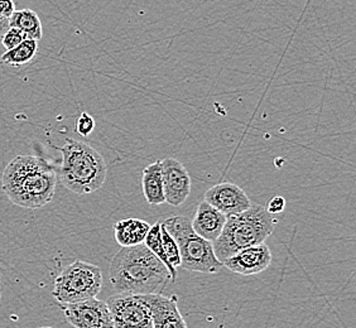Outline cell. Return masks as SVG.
Instances as JSON below:
<instances>
[{
  "instance_id": "7402d4cb",
  "label": "cell",
  "mask_w": 356,
  "mask_h": 328,
  "mask_svg": "<svg viewBox=\"0 0 356 328\" xmlns=\"http://www.w3.org/2000/svg\"><path fill=\"white\" fill-rule=\"evenodd\" d=\"M284 208H286V199L281 197V196H275L268 202L267 211L272 213V215L282 213Z\"/></svg>"
},
{
  "instance_id": "603a6c76",
  "label": "cell",
  "mask_w": 356,
  "mask_h": 328,
  "mask_svg": "<svg viewBox=\"0 0 356 328\" xmlns=\"http://www.w3.org/2000/svg\"><path fill=\"white\" fill-rule=\"evenodd\" d=\"M15 12L14 0H0V15L4 18H10Z\"/></svg>"
},
{
  "instance_id": "d6986e66",
  "label": "cell",
  "mask_w": 356,
  "mask_h": 328,
  "mask_svg": "<svg viewBox=\"0 0 356 328\" xmlns=\"http://www.w3.org/2000/svg\"><path fill=\"white\" fill-rule=\"evenodd\" d=\"M161 236H162V245L165 250V255L170 265L173 269L177 270V268L181 265V256H179V250H178L177 244L173 240L171 235L165 230V226L161 224Z\"/></svg>"
},
{
  "instance_id": "9a60e30c",
  "label": "cell",
  "mask_w": 356,
  "mask_h": 328,
  "mask_svg": "<svg viewBox=\"0 0 356 328\" xmlns=\"http://www.w3.org/2000/svg\"><path fill=\"white\" fill-rule=\"evenodd\" d=\"M142 188L147 202L152 206L165 204V190L162 177V163L157 161L145 167L142 173Z\"/></svg>"
},
{
  "instance_id": "5bb4252c",
  "label": "cell",
  "mask_w": 356,
  "mask_h": 328,
  "mask_svg": "<svg viewBox=\"0 0 356 328\" xmlns=\"http://www.w3.org/2000/svg\"><path fill=\"white\" fill-rule=\"evenodd\" d=\"M151 225L140 219H125L114 225V238L122 247L143 244Z\"/></svg>"
},
{
  "instance_id": "3957f363",
  "label": "cell",
  "mask_w": 356,
  "mask_h": 328,
  "mask_svg": "<svg viewBox=\"0 0 356 328\" xmlns=\"http://www.w3.org/2000/svg\"><path fill=\"white\" fill-rule=\"evenodd\" d=\"M275 224L273 215L261 205L227 216L222 231L213 243V253L222 263L244 247L264 243L273 233Z\"/></svg>"
},
{
  "instance_id": "9c48e42d",
  "label": "cell",
  "mask_w": 356,
  "mask_h": 328,
  "mask_svg": "<svg viewBox=\"0 0 356 328\" xmlns=\"http://www.w3.org/2000/svg\"><path fill=\"white\" fill-rule=\"evenodd\" d=\"M161 163L165 202L178 207L190 196L191 177L185 165L175 158H165Z\"/></svg>"
},
{
  "instance_id": "4fadbf2b",
  "label": "cell",
  "mask_w": 356,
  "mask_h": 328,
  "mask_svg": "<svg viewBox=\"0 0 356 328\" xmlns=\"http://www.w3.org/2000/svg\"><path fill=\"white\" fill-rule=\"evenodd\" d=\"M225 221V215L204 199L197 207V211L191 221V225L193 231L199 236L213 243L222 231Z\"/></svg>"
},
{
  "instance_id": "e0dca14e",
  "label": "cell",
  "mask_w": 356,
  "mask_h": 328,
  "mask_svg": "<svg viewBox=\"0 0 356 328\" xmlns=\"http://www.w3.org/2000/svg\"><path fill=\"white\" fill-rule=\"evenodd\" d=\"M37 52H38V41L27 38L19 43L17 47L6 51V54L1 56L0 61L7 66L19 67L33 61Z\"/></svg>"
},
{
  "instance_id": "7a4b0ae2",
  "label": "cell",
  "mask_w": 356,
  "mask_h": 328,
  "mask_svg": "<svg viewBox=\"0 0 356 328\" xmlns=\"http://www.w3.org/2000/svg\"><path fill=\"white\" fill-rule=\"evenodd\" d=\"M57 176L51 164L35 156H18L8 163L1 188L14 205L37 210L55 196Z\"/></svg>"
},
{
  "instance_id": "2e32d148",
  "label": "cell",
  "mask_w": 356,
  "mask_h": 328,
  "mask_svg": "<svg viewBox=\"0 0 356 328\" xmlns=\"http://www.w3.org/2000/svg\"><path fill=\"white\" fill-rule=\"evenodd\" d=\"M9 27L18 28L27 38L35 41H41L43 35L41 19L32 9L15 10L9 18Z\"/></svg>"
},
{
  "instance_id": "8fae6325",
  "label": "cell",
  "mask_w": 356,
  "mask_h": 328,
  "mask_svg": "<svg viewBox=\"0 0 356 328\" xmlns=\"http://www.w3.org/2000/svg\"><path fill=\"white\" fill-rule=\"evenodd\" d=\"M205 201L224 213L226 218L247 211L252 206L247 193L232 182H222L209 188L205 192Z\"/></svg>"
},
{
  "instance_id": "cb8c5ba5",
  "label": "cell",
  "mask_w": 356,
  "mask_h": 328,
  "mask_svg": "<svg viewBox=\"0 0 356 328\" xmlns=\"http://www.w3.org/2000/svg\"><path fill=\"white\" fill-rule=\"evenodd\" d=\"M8 29H9V19L0 15V43L3 40V35H6Z\"/></svg>"
},
{
  "instance_id": "ba28073f",
  "label": "cell",
  "mask_w": 356,
  "mask_h": 328,
  "mask_svg": "<svg viewBox=\"0 0 356 328\" xmlns=\"http://www.w3.org/2000/svg\"><path fill=\"white\" fill-rule=\"evenodd\" d=\"M61 307L66 320L75 328H114L106 302L96 297Z\"/></svg>"
},
{
  "instance_id": "44dd1931",
  "label": "cell",
  "mask_w": 356,
  "mask_h": 328,
  "mask_svg": "<svg viewBox=\"0 0 356 328\" xmlns=\"http://www.w3.org/2000/svg\"><path fill=\"white\" fill-rule=\"evenodd\" d=\"M95 129V120L94 117L89 115L88 113H83L77 124H76V131L81 136V137H89L90 134Z\"/></svg>"
},
{
  "instance_id": "d4e9b609",
  "label": "cell",
  "mask_w": 356,
  "mask_h": 328,
  "mask_svg": "<svg viewBox=\"0 0 356 328\" xmlns=\"http://www.w3.org/2000/svg\"><path fill=\"white\" fill-rule=\"evenodd\" d=\"M37 328H55V327H48V326H44V327H37Z\"/></svg>"
},
{
  "instance_id": "52a82bcc",
  "label": "cell",
  "mask_w": 356,
  "mask_h": 328,
  "mask_svg": "<svg viewBox=\"0 0 356 328\" xmlns=\"http://www.w3.org/2000/svg\"><path fill=\"white\" fill-rule=\"evenodd\" d=\"M114 328H152V311L143 294L118 293L106 301Z\"/></svg>"
},
{
  "instance_id": "5b68a950",
  "label": "cell",
  "mask_w": 356,
  "mask_h": 328,
  "mask_svg": "<svg viewBox=\"0 0 356 328\" xmlns=\"http://www.w3.org/2000/svg\"><path fill=\"white\" fill-rule=\"evenodd\" d=\"M176 241L181 256V265L192 273H219L224 268L213 253V243L199 236L192 229L191 221L185 216H172L162 222Z\"/></svg>"
},
{
  "instance_id": "7c38bea8",
  "label": "cell",
  "mask_w": 356,
  "mask_h": 328,
  "mask_svg": "<svg viewBox=\"0 0 356 328\" xmlns=\"http://www.w3.org/2000/svg\"><path fill=\"white\" fill-rule=\"evenodd\" d=\"M144 300L152 311V328H187L185 318L178 309L176 295L165 297L163 294H143Z\"/></svg>"
},
{
  "instance_id": "6da1fadb",
  "label": "cell",
  "mask_w": 356,
  "mask_h": 328,
  "mask_svg": "<svg viewBox=\"0 0 356 328\" xmlns=\"http://www.w3.org/2000/svg\"><path fill=\"white\" fill-rule=\"evenodd\" d=\"M109 279L118 293L161 294L171 281L165 264L139 244L122 247L111 260Z\"/></svg>"
},
{
  "instance_id": "ffe728a7",
  "label": "cell",
  "mask_w": 356,
  "mask_h": 328,
  "mask_svg": "<svg viewBox=\"0 0 356 328\" xmlns=\"http://www.w3.org/2000/svg\"><path fill=\"white\" fill-rule=\"evenodd\" d=\"M24 40H27V37L22 31H19L18 28L9 27V29L6 32V35H3L1 44L4 46L7 51H9L12 48L17 47Z\"/></svg>"
},
{
  "instance_id": "30bf717a",
  "label": "cell",
  "mask_w": 356,
  "mask_h": 328,
  "mask_svg": "<svg viewBox=\"0 0 356 328\" xmlns=\"http://www.w3.org/2000/svg\"><path fill=\"white\" fill-rule=\"evenodd\" d=\"M272 263V253L266 243L248 246L222 261L233 273L254 275L266 270Z\"/></svg>"
},
{
  "instance_id": "ac0fdd59",
  "label": "cell",
  "mask_w": 356,
  "mask_h": 328,
  "mask_svg": "<svg viewBox=\"0 0 356 328\" xmlns=\"http://www.w3.org/2000/svg\"><path fill=\"white\" fill-rule=\"evenodd\" d=\"M161 224L162 222L158 221L154 225L151 226L149 231L144 239L143 244L151 250L152 253L157 256L158 259L165 264V268L170 272V275H171V281H175L177 278V270L170 265L168 260L165 258V250H163V245H162V236H161Z\"/></svg>"
},
{
  "instance_id": "277c9868",
  "label": "cell",
  "mask_w": 356,
  "mask_h": 328,
  "mask_svg": "<svg viewBox=\"0 0 356 328\" xmlns=\"http://www.w3.org/2000/svg\"><path fill=\"white\" fill-rule=\"evenodd\" d=\"M62 185L76 195H88L102 188L106 179V163L89 144L67 138L60 149Z\"/></svg>"
},
{
  "instance_id": "8992f818",
  "label": "cell",
  "mask_w": 356,
  "mask_h": 328,
  "mask_svg": "<svg viewBox=\"0 0 356 328\" xmlns=\"http://www.w3.org/2000/svg\"><path fill=\"white\" fill-rule=\"evenodd\" d=\"M103 287L100 268L76 260L56 278L54 297L60 304H71L95 298Z\"/></svg>"
}]
</instances>
